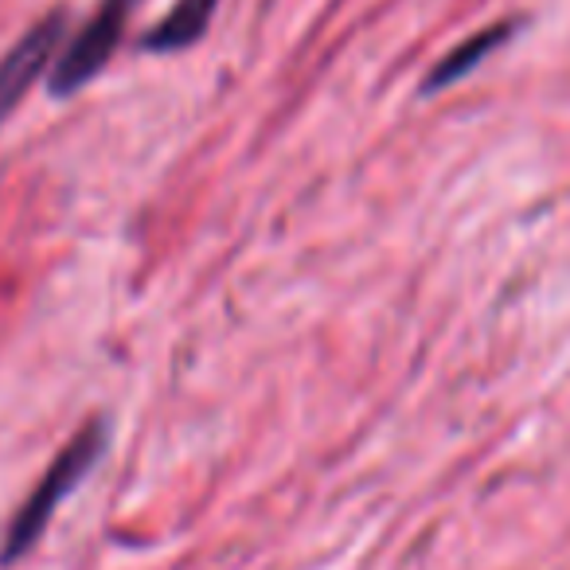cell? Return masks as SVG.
<instances>
[{"instance_id": "6da1fadb", "label": "cell", "mask_w": 570, "mask_h": 570, "mask_svg": "<svg viewBox=\"0 0 570 570\" xmlns=\"http://www.w3.org/2000/svg\"><path fill=\"white\" fill-rule=\"evenodd\" d=\"M106 442H110V422L106 419H90L71 442L59 450V458L48 465V473L40 476L28 500L20 504V512L12 515L9 535H4V547H0V567H12L20 562L48 531L51 515L59 512L67 497L87 481V473L98 465V458L106 453Z\"/></svg>"}, {"instance_id": "5b68a950", "label": "cell", "mask_w": 570, "mask_h": 570, "mask_svg": "<svg viewBox=\"0 0 570 570\" xmlns=\"http://www.w3.org/2000/svg\"><path fill=\"white\" fill-rule=\"evenodd\" d=\"M219 0H176L168 17H160L157 24L145 32L141 48L145 51H184L191 43L204 40V32L212 28Z\"/></svg>"}, {"instance_id": "277c9868", "label": "cell", "mask_w": 570, "mask_h": 570, "mask_svg": "<svg viewBox=\"0 0 570 570\" xmlns=\"http://www.w3.org/2000/svg\"><path fill=\"white\" fill-rule=\"evenodd\" d=\"M515 28H520L515 20H500V24H489V28H481L476 36H469V40L458 43L450 56L438 59V67L430 71V79H426V87H422V90H426V95H434V90L453 87V82H461L465 75H473L476 67L492 56V51H500L508 40H512Z\"/></svg>"}, {"instance_id": "3957f363", "label": "cell", "mask_w": 570, "mask_h": 570, "mask_svg": "<svg viewBox=\"0 0 570 570\" xmlns=\"http://www.w3.org/2000/svg\"><path fill=\"white\" fill-rule=\"evenodd\" d=\"M63 36H67V12L56 9L40 24L28 28L17 40V48L0 59V126L9 121V114L20 106V98L32 90V82L51 67Z\"/></svg>"}, {"instance_id": "7a4b0ae2", "label": "cell", "mask_w": 570, "mask_h": 570, "mask_svg": "<svg viewBox=\"0 0 570 570\" xmlns=\"http://www.w3.org/2000/svg\"><path fill=\"white\" fill-rule=\"evenodd\" d=\"M137 4H141V0H102V4H98V12L82 24V32L67 43L63 56L51 67V79H48L51 95L71 98L75 90H82L90 79L102 75V67L110 63L121 36H126V24Z\"/></svg>"}]
</instances>
